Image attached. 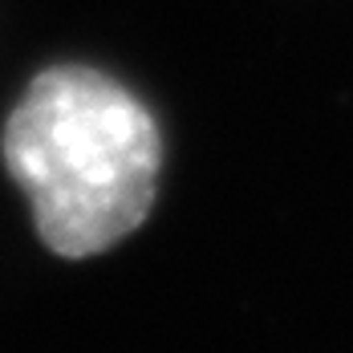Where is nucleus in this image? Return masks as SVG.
Instances as JSON below:
<instances>
[{"label": "nucleus", "mask_w": 353, "mask_h": 353, "mask_svg": "<svg viewBox=\"0 0 353 353\" xmlns=\"http://www.w3.org/2000/svg\"><path fill=\"white\" fill-rule=\"evenodd\" d=\"M0 159L29 199L41 244L61 260H90L150 215L163 139L126 85L85 65H57L12 106Z\"/></svg>", "instance_id": "nucleus-1"}]
</instances>
